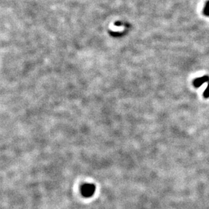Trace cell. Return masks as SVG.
Here are the masks:
<instances>
[{
    "label": "cell",
    "instance_id": "2",
    "mask_svg": "<svg viewBox=\"0 0 209 209\" xmlns=\"http://www.w3.org/2000/svg\"><path fill=\"white\" fill-rule=\"evenodd\" d=\"M203 95H204V97L205 98H209V83L207 85V87L206 88V90H204V94H203Z\"/></svg>",
    "mask_w": 209,
    "mask_h": 209
},
{
    "label": "cell",
    "instance_id": "1",
    "mask_svg": "<svg viewBox=\"0 0 209 209\" xmlns=\"http://www.w3.org/2000/svg\"><path fill=\"white\" fill-rule=\"evenodd\" d=\"M209 81V77L208 75H204V76L197 78L196 79H194L193 81L194 86L196 88L200 87L201 85H203L204 83H207Z\"/></svg>",
    "mask_w": 209,
    "mask_h": 209
}]
</instances>
